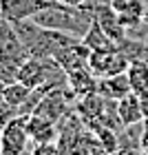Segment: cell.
Segmentation results:
<instances>
[{"label": "cell", "instance_id": "cell-1", "mask_svg": "<svg viewBox=\"0 0 148 155\" xmlns=\"http://www.w3.org/2000/svg\"><path fill=\"white\" fill-rule=\"evenodd\" d=\"M33 22H38L44 29L62 31L75 38H84L88 27L93 25V11L91 9H80V7H66L60 2H51L44 9L31 16Z\"/></svg>", "mask_w": 148, "mask_h": 155}, {"label": "cell", "instance_id": "cell-2", "mask_svg": "<svg viewBox=\"0 0 148 155\" xmlns=\"http://www.w3.org/2000/svg\"><path fill=\"white\" fill-rule=\"evenodd\" d=\"M29 60V51L22 45L16 27L0 18V82H16L18 69Z\"/></svg>", "mask_w": 148, "mask_h": 155}, {"label": "cell", "instance_id": "cell-3", "mask_svg": "<svg viewBox=\"0 0 148 155\" xmlns=\"http://www.w3.org/2000/svg\"><path fill=\"white\" fill-rule=\"evenodd\" d=\"M31 137L27 131V115H18L0 129V155H27Z\"/></svg>", "mask_w": 148, "mask_h": 155}, {"label": "cell", "instance_id": "cell-4", "mask_svg": "<svg viewBox=\"0 0 148 155\" xmlns=\"http://www.w3.org/2000/svg\"><path fill=\"white\" fill-rule=\"evenodd\" d=\"M128 62L130 60L126 58L119 49H100V51L88 53L86 67H88V71L100 80V78H111V75H117V73H126Z\"/></svg>", "mask_w": 148, "mask_h": 155}, {"label": "cell", "instance_id": "cell-5", "mask_svg": "<svg viewBox=\"0 0 148 155\" xmlns=\"http://www.w3.org/2000/svg\"><path fill=\"white\" fill-rule=\"evenodd\" d=\"M113 11L117 13L119 22L126 29V33L137 29V27H148L144 22L146 16V0H111L108 2Z\"/></svg>", "mask_w": 148, "mask_h": 155}, {"label": "cell", "instance_id": "cell-6", "mask_svg": "<svg viewBox=\"0 0 148 155\" xmlns=\"http://www.w3.org/2000/svg\"><path fill=\"white\" fill-rule=\"evenodd\" d=\"M51 2L55 0H0V18L9 22L27 20Z\"/></svg>", "mask_w": 148, "mask_h": 155}, {"label": "cell", "instance_id": "cell-7", "mask_svg": "<svg viewBox=\"0 0 148 155\" xmlns=\"http://www.w3.org/2000/svg\"><path fill=\"white\" fill-rule=\"evenodd\" d=\"M93 18H95V22L100 25V29L106 33V36L115 42L117 47L122 45L126 38H128V33H126V29L122 27L117 13L113 11L111 5H95V7H93Z\"/></svg>", "mask_w": 148, "mask_h": 155}, {"label": "cell", "instance_id": "cell-8", "mask_svg": "<svg viewBox=\"0 0 148 155\" xmlns=\"http://www.w3.org/2000/svg\"><path fill=\"white\" fill-rule=\"evenodd\" d=\"M66 84L75 93L77 100H82L91 93H97V78L88 71V67H77L66 71Z\"/></svg>", "mask_w": 148, "mask_h": 155}, {"label": "cell", "instance_id": "cell-9", "mask_svg": "<svg viewBox=\"0 0 148 155\" xmlns=\"http://www.w3.org/2000/svg\"><path fill=\"white\" fill-rule=\"evenodd\" d=\"M27 131H29V137H31V144H38V142H53L58 140L60 131H58V124L51 122V120H44L36 113L27 115Z\"/></svg>", "mask_w": 148, "mask_h": 155}, {"label": "cell", "instance_id": "cell-10", "mask_svg": "<svg viewBox=\"0 0 148 155\" xmlns=\"http://www.w3.org/2000/svg\"><path fill=\"white\" fill-rule=\"evenodd\" d=\"M130 84H128V78L126 73H117V75H111V78H100L97 80V93L106 100H119L124 97L126 93H130Z\"/></svg>", "mask_w": 148, "mask_h": 155}, {"label": "cell", "instance_id": "cell-11", "mask_svg": "<svg viewBox=\"0 0 148 155\" xmlns=\"http://www.w3.org/2000/svg\"><path fill=\"white\" fill-rule=\"evenodd\" d=\"M117 115H119V120H122L124 126L144 122L142 109H139V95L135 93V91H130V93H126L124 97L117 100Z\"/></svg>", "mask_w": 148, "mask_h": 155}, {"label": "cell", "instance_id": "cell-12", "mask_svg": "<svg viewBox=\"0 0 148 155\" xmlns=\"http://www.w3.org/2000/svg\"><path fill=\"white\" fill-rule=\"evenodd\" d=\"M126 78H128V84L135 93L148 91V60L144 58L130 60L128 67H126Z\"/></svg>", "mask_w": 148, "mask_h": 155}, {"label": "cell", "instance_id": "cell-13", "mask_svg": "<svg viewBox=\"0 0 148 155\" xmlns=\"http://www.w3.org/2000/svg\"><path fill=\"white\" fill-rule=\"evenodd\" d=\"M82 42L91 49V51H100V49H117L115 42H113V40L106 36V33L100 29V25L95 22V18H93V25L88 27V31L84 33Z\"/></svg>", "mask_w": 148, "mask_h": 155}, {"label": "cell", "instance_id": "cell-14", "mask_svg": "<svg viewBox=\"0 0 148 155\" xmlns=\"http://www.w3.org/2000/svg\"><path fill=\"white\" fill-rule=\"evenodd\" d=\"M31 91H33L31 87H27V84L18 82V80H16V82H9V84H5V100L20 109L27 100H29Z\"/></svg>", "mask_w": 148, "mask_h": 155}, {"label": "cell", "instance_id": "cell-15", "mask_svg": "<svg viewBox=\"0 0 148 155\" xmlns=\"http://www.w3.org/2000/svg\"><path fill=\"white\" fill-rule=\"evenodd\" d=\"M31 155H62V149H60L58 140H53V142H38V144H31Z\"/></svg>", "mask_w": 148, "mask_h": 155}, {"label": "cell", "instance_id": "cell-16", "mask_svg": "<svg viewBox=\"0 0 148 155\" xmlns=\"http://www.w3.org/2000/svg\"><path fill=\"white\" fill-rule=\"evenodd\" d=\"M18 115H20V109H18V107L9 104L7 100L0 102V129H2L7 122H11L13 117H18Z\"/></svg>", "mask_w": 148, "mask_h": 155}, {"label": "cell", "instance_id": "cell-17", "mask_svg": "<svg viewBox=\"0 0 148 155\" xmlns=\"http://www.w3.org/2000/svg\"><path fill=\"white\" fill-rule=\"evenodd\" d=\"M55 2L66 5V7H80V9H91V11H93V7H95L93 0H55Z\"/></svg>", "mask_w": 148, "mask_h": 155}, {"label": "cell", "instance_id": "cell-18", "mask_svg": "<svg viewBox=\"0 0 148 155\" xmlns=\"http://www.w3.org/2000/svg\"><path fill=\"white\" fill-rule=\"evenodd\" d=\"M111 155H146L142 149H133V146H119V149L115 153H111Z\"/></svg>", "mask_w": 148, "mask_h": 155}, {"label": "cell", "instance_id": "cell-19", "mask_svg": "<svg viewBox=\"0 0 148 155\" xmlns=\"http://www.w3.org/2000/svg\"><path fill=\"white\" fill-rule=\"evenodd\" d=\"M137 95H139V109H142V115H144V120H148V91L137 93Z\"/></svg>", "mask_w": 148, "mask_h": 155}, {"label": "cell", "instance_id": "cell-20", "mask_svg": "<svg viewBox=\"0 0 148 155\" xmlns=\"http://www.w3.org/2000/svg\"><path fill=\"white\" fill-rule=\"evenodd\" d=\"M5 100V82H0V102Z\"/></svg>", "mask_w": 148, "mask_h": 155}, {"label": "cell", "instance_id": "cell-21", "mask_svg": "<svg viewBox=\"0 0 148 155\" xmlns=\"http://www.w3.org/2000/svg\"><path fill=\"white\" fill-rule=\"evenodd\" d=\"M93 2H95V5H108L111 0H93Z\"/></svg>", "mask_w": 148, "mask_h": 155}, {"label": "cell", "instance_id": "cell-22", "mask_svg": "<svg viewBox=\"0 0 148 155\" xmlns=\"http://www.w3.org/2000/svg\"><path fill=\"white\" fill-rule=\"evenodd\" d=\"M27 155H31V153H27Z\"/></svg>", "mask_w": 148, "mask_h": 155}]
</instances>
